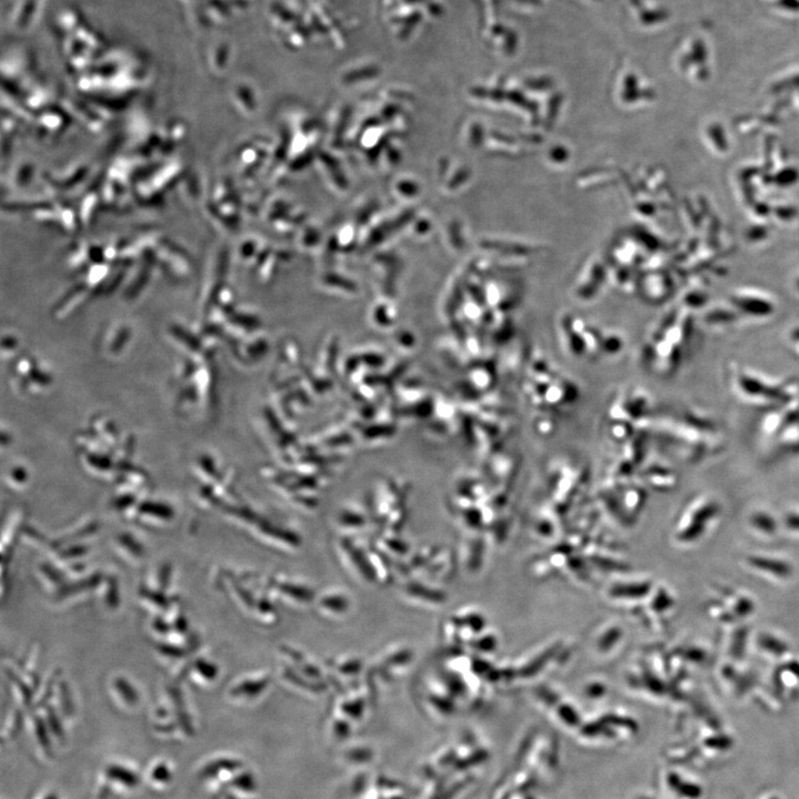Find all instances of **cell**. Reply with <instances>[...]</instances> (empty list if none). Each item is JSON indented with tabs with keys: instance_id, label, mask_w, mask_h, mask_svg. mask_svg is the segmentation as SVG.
Masks as SVG:
<instances>
[{
	"instance_id": "6da1fadb",
	"label": "cell",
	"mask_w": 799,
	"mask_h": 799,
	"mask_svg": "<svg viewBox=\"0 0 799 799\" xmlns=\"http://www.w3.org/2000/svg\"><path fill=\"white\" fill-rule=\"evenodd\" d=\"M733 383L736 392L745 401L771 408L783 402L799 390L797 381H787V383H782L748 369L736 370Z\"/></svg>"
},
{
	"instance_id": "7a4b0ae2",
	"label": "cell",
	"mask_w": 799,
	"mask_h": 799,
	"mask_svg": "<svg viewBox=\"0 0 799 799\" xmlns=\"http://www.w3.org/2000/svg\"><path fill=\"white\" fill-rule=\"evenodd\" d=\"M799 417V390L791 397L785 399L783 402L771 408L762 421L761 429L765 437L773 439L785 426Z\"/></svg>"
},
{
	"instance_id": "3957f363",
	"label": "cell",
	"mask_w": 799,
	"mask_h": 799,
	"mask_svg": "<svg viewBox=\"0 0 799 799\" xmlns=\"http://www.w3.org/2000/svg\"><path fill=\"white\" fill-rule=\"evenodd\" d=\"M779 456L799 455V417L773 438Z\"/></svg>"
},
{
	"instance_id": "277c9868",
	"label": "cell",
	"mask_w": 799,
	"mask_h": 799,
	"mask_svg": "<svg viewBox=\"0 0 799 799\" xmlns=\"http://www.w3.org/2000/svg\"><path fill=\"white\" fill-rule=\"evenodd\" d=\"M106 776L117 783L125 785L127 787H136L139 784V776L134 771H130L127 767L120 765H109L106 769Z\"/></svg>"
},
{
	"instance_id": "5b68a950",
	"label": "cell",
	"mask_w": 799,
	"mask_h": 799,
	"mask_svg": "<svg viewBox=\"0 0 799 799\" xmlns=\"http://www.w3.org/2000/svg\"><path fill=\"white\" fill-rule=\"evenodd\" d=\"M349 600L343 594H326L320 601L322 609L332 612V614H340L345 612L349 609Z\"/></svg>"
},
{
	"instance_id": "8992f818",
	"label": "cell",
	"mask_w": 799,
	"mask_h": 799,
	"mask_svg": "<svg viewBox=\"0 0 799 799\" xmlns=\"http://www.w3.org/2000/svg\"><path fill=\"white\" fill-rule=\"evenodd\" d=\"M232 767L233 763L229 761L210 763L209 765H206L205 769L202 770L201 774L204 778H214V776L218 774L219 770L232 769Z\"/></svg>"
},
{
	"instance_id": "52a82bcc",
	"label": "cell",
	"mask_w": 799,
	"mask_h": 799,
	"mask_svg": "<svg viewBox=\"0 0 799 799\" xmlns=\"http://www.w3.org/2000/svg\"><path fill=\"white\" fill-rule=\"evenodd\" d=\"M151 776L152 779L158 783H168L173 778L172 771L164 763L155 767Z\"/></svg>"
},
{
	"instance_id": "ba28073f",
	"label": "cell",
	"mask_w": 799,
	"mask_h": 799,
	"mask_svg": "<svg viewBox=\"0 0 799 799\" xmlns=\"http://www.w3.org/2000/svg\"><path fill=\"white\" fill-rule=\"evenodd\" d=\"M37 736L39 743L42 744L44 749L51 748V740H49L48 731L46 730V726L44 725L42 721L37 722Z\"/></svg>"
},
{
	"instance_id": "9c48e42d",
	"label": "cell",
	"mask_w": 799,
	"mask_h": 799,
	"mask_svg": "<svg viewBox=\"0 0 799 799\" xmlns=\"http://www.w3.org/2000/svg\"><path fill=\"white\" fill-rule=\"evenodd\" d=\"M49 722H51L52 730L53 733L56 734L57 738H64V731H62L60 721L57 720V717L55 715H51V717H49Z\"/></svg>"
},
{
	"instance_id": "30bf717a",
	"label": "cell",
	"mask_w": 799,
	"mask_h": 799,
	"mask_svg": "<svg viewBox=\"0 0 799 799\" xmlns=\"http://www.w3.org/2000/svg\"><path fill=\"white\" fill-rule=\"evenodd\" d=\"M789 340H791L794 348L799 352V323L789 332Z\"/></svg>"
},
{
	"instance_id": "8fae6325",
	"label": "cell",
	"mask_w": 799,
	"mask_h": 799,
	"mask_svg": "<svg viewBox=\"0 0 799 799\" xmlns=\"http://www.w3.org/2000/svg\"><path fill=\"white\" fill-rule=\"evenodd\" d=\"M44 799H60V798H58L57 794L52 793V794H49V795Z\"/></svg>"
}]
</instances>
